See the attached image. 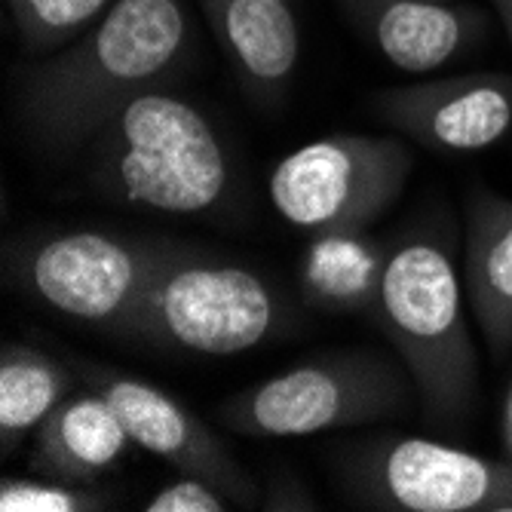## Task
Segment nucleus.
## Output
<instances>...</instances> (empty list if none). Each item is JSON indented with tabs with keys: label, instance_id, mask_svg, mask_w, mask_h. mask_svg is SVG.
Here are the masks:
<instances>
[{
	"label": "nucleus",
	"instance_id": "nucleus-1",
	"mask_svg": "<svg viewBox=\"0 0 512 512\" xmlns=\"http://www.w3.org/2000/svg\"><path fill=\"white\" fill-rule=\"evenodd\" d=\"M191 53L181 0H117L25 86V120L46 145L77 148L142 89L163 86Z\"/></svg>",
	"mask_w": 512,
	"mask_h": 512
},
{
	"label": "nucleus",
	"instance_id": "nucleus-10",
	"mask_svg": "<svg viewBox=\"0 0 512 512\" xmlns=\"http://www.w3.org/2000/svg\"><path fill=\"white\" fill-rule=\"evenodd\" d=\"M378 114L436 151L470 154L497 145L512 129V74H463L384 89Z\"/></svg>",
	"mask_w": 512,
	"mask_h": 512
},
{
	"label": "nucleus",
	"instance_id": "nucleus-20",
	"mask_svg": "<svg viewBox=\"0 0 512 512\" xmlns=\"http://www.w3.org/2000/svg\"><path fill=\"white\" fill-rule=\"evenodd\" d=\"M261 509H298V512H310V509H316V497L298 479H276L267 488V494L261 497Z\"/></svg>",
	"mask_w": 512,
	"mask_h": 512
},
{
	"label": "nucleus",
	"instance_id": "nucleus-16",
	"mask_svg": "<svg viewBox=\"0 0 512 512\" xmlns=\"http://www.w3.org/2000/svg\"><path fill=\"white\" fill-rule=\"evenodd\" d=\"M80 384L74 365L10 341L0 350V448L13 454Z\"/></svg>",
	"mask_w": 512,
	"mask_h": 512
},
{
	"label": "nucleus",
	"instance_id": "nucleus-22",
	"mask_svg": "<svg viewBox=\"0 0 512 512\" xmlns=\"http://www.w3.org/2000/svg\"><path fill=\"white\" fill-rule=\"evenodd\" d=\"M491 4H494V10H497V16L503 22L506 34H509V43H512V0H491Z\"/></svg>",
	"mask_w": 512,
	"mask_h": 512
},
{
	"label": "nucleus",
	"instance_id": "nucleus-12",
	"mask_svg": "<svg viewBox=\"0 0 512 512\" xmlns=\"http://www.w3.org/2000/svg\"><path fill=\"white\" fill-rule=\"evenodd\" d=\"M292 0H200L234 71L258 99L283 92L298 68L301 34Z\"/></svg>",
	"mask_w": 512,
	"mask_h": 512
},
{
	"label": "nucleus",
	"instance_id": "nucleus-13",
	"mask_svg": "<svg viewBox=\"0 0 512 512\" xmlns=\"http://www.w3.org/2000/svg\"><path fill=\"white\" fill-rule=\"evenodd\" d=\"M129 433L99 390L71 393L34 430L31 470L68 482H92L129 448Z\"/></svg>",
	"mask_w": 512,
	"mask_h": 512
},
{
	"label": "nucleus",
	"instance_id": "nucleus-8",
	"mask_svg": "<svg viewBox=\"0 0 512 512\" xmlns=\"http://www.w3.org/2000/svg\"><path fill=\"white\" fill-rule=\"evenodd\" d=\"M169 246L68 230L28 243L13 261L16 289L62 316L123 332Z\"/></svg>",
	"mask_w": 512,
	"mask_h": 512
},
{
	"label": "nucleus",
	"instance_id": "nucleus-19",
	"mask_svg": "<svg viewBox=\"0 0 512 512\" xmlns=\"http://www.w3.org/2000/svg\"><path fill=\"white\" fill-rule=\"evenodd\" d=\"M142 509L145 512H227L234 509V500L209 479L181 473L175 482L160 488Z\"/></svg>",
	"mask_w": 512,
	"mask_h": 512
},
{
	"label": "nucleus",
	"instance_id": "nucleus-6",
	"mask_svg": "<svg viewBox=\"0 0 512 512\" xmlns=\"http://www.w3.org/2000/svg\"><path fill=\"white\" fill-rule=\"evenodd\" d=\"M411 172L399 138L338 132L286 154L270 175V203L298 230L365 227L405 188Z\"/></svg>",
	"mask_w": 512,
	"mask_h": 512
},
{
	"label": "nucleus",
	"instance_id": "nucleus-9",
	"mask_svg": "<svg viewBox=\"0 0 512 512\" xmlns=\"http://www.w3.org/2000/svg\"><path fill=\"white\" fill-rule=\"evenodd\" d=\"M71 365L86 387L99 390L111 402L135 445L166 460L178 473L209 479L240 509L261 506L264 494L249 476V470L175 396L111 365H99L89 359H74Z\"/></svg>",
	"mask_w": 512,
	"mask_h": 512
},
{
	"label": "nucleus",
	"instance_id": "nucleus-21",
	"mask_svg": "<svg viewBox=\"0 0 512 512\" xmlns=\"http://www.w3.org/2000/svg\"><path fill=\"white\" fill-rule=\"evenodd\" d=\"M500 436H503V451H506V457L512 460V381H509V390H506V399H503Z\"/></svg>",
	"mask_w": 512,
	"mask_h": 512
},
{
	"label": "nucleus",
	"instance_id": "nucleus-11",
	"mask_svg": "<svg viewBox=\"0 0 512 512\" xmlns=\"http://www.w3.org/2000/svg\"><path fill=\"white\" fill-rule=\"evenodd\" d=\"M378 53L402 71L427 74L463 56L488 31L476 7L445 0H338Z\"/></svg>",
	"mask_w": 512,
	"mask_h": 512
},
{
	"label": "nucleus",
	"instance_id": "nucleus-15",
	"mask_svg": "<svg viewBox=\"0 0 512 512\" xmlns=\"http://www.w3.org/2000/svg\"><path fill=\"white\" fill-rule=\"evenodd\" d=\"M390 249L365 227L322 230L301 258V295L329 313H378Z\"/></svg>",
	"mask_w": 512,
	"mask_h": 512
},
{
	"label": "nucleus",
	"instance_id": "nucleus-7",
	"mask_svg": "<svg viewBox=\"0 0 512 512\" xmlns=\"http://www.w3.org/2000/svg\"><path fill=\"white\" fill-rule=\"evenodd\" d=\"M344 479L356 503L387 512H512V460L417 436L353 448Z\"/></svg>",
	"mask_w": 512,
	"mask_h": 512
},
{
	"label": "nucleus",
	"instance_id": "nucleus-4",
	"mask_svg": "<svg viewBox=\"0 0 512 512\" xmlns=\"http://www.w3.org/2000/svg\"><path fill=\"white\" fill-rule=\"evenodd\" d=\"M283 322V301L255 270L169 249L123 335L178 353L230 356L258 347Z\"/></svg>",
	"mask_w": 512,
	"mask_h": 512
},
{
	"label": "nucleus",
	"instance_id": "nucleus-14",
	"mask_svg": "<svg viewBox=\"0 0 512 512\" xmlns=\"http://www.w3.org/2000/svg\"><path fill=\"white\" fill-rule=\"evenodd\" d=\"M463 286L491 353L506 356L512 347V200L485 191L473 197Z\"/></svg>",
	"mask_w": 512,
	"mask_h": 512
},
{
	"label": "nucleus",
	"instance_id": "nucleus-5",
	"mask_svg": "<svg viewBox=\"0 0 512 512\" xmlns=\"http://www.w3.org/2000/svg\"><path fill=\"white\" fill-rule=\"evenodd\" d=\"M411 387L408 368L396 359L378 350H341L230 396L218 417L243 436H313L396 414Z\"/></svg>",
	"mask_w": 512,
	"mask_h": 512
},
{
	"label": "nucleus",
	"instance_id": "nucleus-18",
	"mask_svg": "<svg viewBox=\"0 0 512 512\" xmlns=\"http://www.w3.org/2000/svg\"><path fill=\"white\" fill-rule=\"evenodd\" d=\"M0 509L4 512H102L108 497L86 482H68L53 476L16 479L7 476L0 482Z\"/></svg>",
	"mask_w": 512,
	"mask_h": 512
},
{
	"label": "nucleus",
	"instance_id": "nucleus-3",
	"mask_svg": "<svg viewBox=\"0 0 512 512\" xmlns=\"http://www.w3.org/2000/svg\"><path fill=\"white\" fill-rule=\"evenodd\" d=\"M378 319L408 368L433 424L454 427L470 414L479 356L463 310V286L451 252L433 237L390 249Z\"/></svg>",
	"mask_w": 512,
	"mask_h": 512
},
{
	"label": "nucleus",
	"instance_id": "nucleus-17",
	"mask_svg": "<svg viewBox=\"0 0 512 512\" xmlns=\"http://www.w3.org/2000/svg\"><path fill=\"white\" fill-rule=\"evenodd\" d=\"M117 0H7L16 31L34 53H53L83 37Z\"/></svg>",
	"mask_w": 512,
	"mask_h": 512
},
{
	"label": "nucleus",
	"instance_id": "nucleus-2",
	"mask_svg": "<svg viewBox=\"0 0 512 512\" xmlns=\"http://www.w3.org/2000/svg\"><path fill=\"white\" fill-rule=\"evenodd\" d=\"M96 184L169 215H203L230 194V157L209 117L163 86L120 102L92 135Z\"/></svg>",
	"mask_w": 512,
	"mask_h": 512
}]
</instances>
